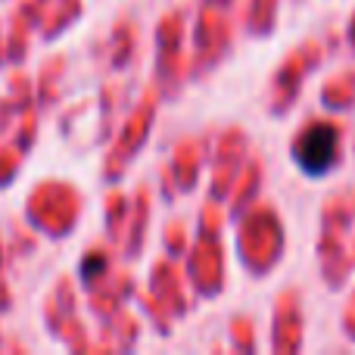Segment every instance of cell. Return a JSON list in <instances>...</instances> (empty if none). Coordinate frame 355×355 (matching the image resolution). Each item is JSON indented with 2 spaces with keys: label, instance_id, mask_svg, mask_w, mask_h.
Returning <instances> with one entry per match:
<instances>
[{
  "label": "cell",
  "instance_id": "1",
  "mask_svg": "<svg viewBox=\"0 0 355 355\" xmlns=\"http://www.w3.org/2000/svg\"><path fill=\"white\" fill-rule=\"evenodd\" d=\"M334 156H337V128H327V125H315V128L306 131V135L300 137V144H296V159L312 175L327 172Z\"/></svg>",
  "mask_w": 355,
  "mask_h": 355
}]
</instances>
